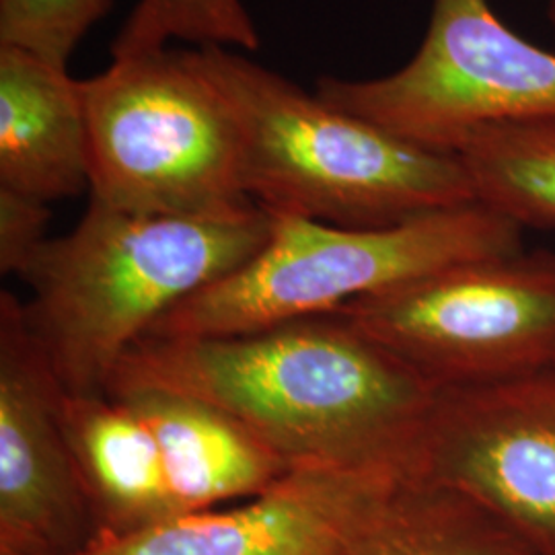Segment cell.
Masks as SVG:
<instances>
[{
  "label": "cell",
  "instance_id": "cell-1",
  "mask_svg": "<svg viewBox=\"0 0 555 555\" xmlns=\"http://www.w3.org/2000/svg\"><path fill=\"white\" fill-rule=\"evenodd\" d=\"M119 385L204 399L291 469L377 467L410 476L440 391L339 313L235 336L144 337L109 389Z\"/></svg>",
  "mask_w": 555,
  "mask_h": 555
},
{
  "label": "cell",
  "instance_id": "cell-2",
  "mask_svg": "<svg viewBox=\"0 0 555 555\" xmlns=\"http://www.w3.org/2000/svg\"><path fill=\"white\" fill-rule=\"evenodd\" d=\"M266 210L229 219L134 215L89 202L25 274L29 325L70 396L109 389L119 364L185 298L254 258L270 237Z\"/></svg>",
  "mask_w": 555,
  "mask_h": 555
},
{
  "label": "cell",
  "instance_id": "cell-3",
  "mask_svg": "<svg viewBox=\"0 0 555 555\" xmlns=\"http://www.w3.org/2000/svg\"><path fill=\"white\" fill-rule=\"evenodd\" d=\"M185 54L237 119L243 185L268 215L380 229L477 202L459 155L334 109L229 48Z\"/></svg>",
  "mask_w": 555,
  "mask_h": 555
},
{
  "label": "cell",
  "instance_id": "cell-4",
  "mask_svg": "<svg viewBox=\"0 0 555 555\" xmlns=\"http://www.w3.org/2000/svg\"><path fill=\"white\" fill-rule=\"evenodd\" d=\"M270 219V237L254 258L185 298L151 336H235L332 315L456 263L525 249V229L479 202L380 229Z\"/></svg>",
  "mask_w": 555,
  "mask_h": 555
},
{
  "label": "cell",
  "instance_id": "cell-5",
  "mask_svg": "<svg viewBox=\"0 0 555 555\" xmlns=\"http://www.w3.org/2000/svg\"><path fill=\"white\" fill-rule=\"evenodd\" d=\"M80 87L89 202L183 219H229L259 208L243 185L237 119L185 50L116 59Z\"/></svg>",
  "mask_w": 555,
  "mask_h": 555
},
{
  "label": "cell",
  "instance_id": "cell-6",
  "mask_svg": "<svg viewBox=\"0 0 555 555\" xmlns=\"http://www.w3.org/2000/svg\"><path fill=\"white\" fill-rule=\"evenodd\" d=\"M337 313L438 389L533 377L555 371V251L463 261Z\"/></svg>",
  "mask_w": 555,
  "mask_h": 555
},
{
  "label": "cell",
  "instance_id": "cell-7",
  "mask_svg": "<svg viewBox=\"0 0 555 555\" xmlns=\"http://www.w3.org/2000/svg\"><path fill=\"white\" fill-rule=\"evenodd\" d=\"M315 95L397 139L456 155L479 128L555 121V54L498 20L490 0H433L416 56L393 75L321 77Z\"/></svg>",
  "mask_w": 555,
  "mask_h": 555
},
{
  "label": "cell",
  "instance_id": "cell-8",
  "mask_svg": "<svg viewBox=\"0 0 555 555\" xmlns=\"http://www.w3.org/2000/svg\"><path fill=\"white\" fill-rule=\"evenodd\" d=\"M414 476L477 500L531 555H555V371L440 389Z\"/></svg>",
  "mask_w": 555,
  "mask_h": 555
},
{
  "label": "cell",
  "instance_id": "cell-9",
  "mask_svg": "<svg viewBox=\"0 0 555 555\" xmlns=\"http://www.w3.org/2000/svg\"><path fill=\"white\" fill-rule=\"evenodd\" d=\"M64 389L13 293L0 295V555H73L95 520L68 444Z\"/></svg>",
  "mask_w": 555,
  "mask_h": 555
},
{
  "label": "cell",
  "instance_id": "cell-10",
  "mask_svg": "<svg viewBox=\"0 0 555 555\" xmlns=\"http://www.w3.org/2000/svg\"><path fill=\"white\" fill-rule=\"evenodd\" d=\"M405 476L377 467L293 469L235 506L173 516L128 535H95L73 555H354Z\"/></svg>",
  "mask_w": 555,
  "mask_h": 555
},
{
  "label": "cell",
  "instance_id": "cell-11",
  "mask_svg": "<svg viewBox=\"0 0 555 555\" xmlns=\"http://www.w3.org/2000/svg\"><path fill=\"white\" fill-rule=\"evenodd\" d=\"M159 444L178 516L215 511L270 490L293 469L217 405L157 385H119Z\"/></svg>",
  "mask_w": 555,
  "mask_h": 555
},
{
  "label": "cell",
  "instance_id": "cell-12",
  "mask_svg": "<svg viewBox=\"0 0 555 555\" xmlns=\"http://www.w3.org/2000/svg\"><path fill=\"white\" fill-rule=\"evenodd\" d=\"M0 188L46 204L89 190L80 80L20 46H0Z\"/></svg>",
  "mask_w": 555,
  "mask_h": 555
},
{
  "label": "cell",
  "instance_id": "cell-13",
  "mask_svg": "<svg viewBox=\"0 0 555 555\" xmlns=\"http://www.w3.org/2000/svg\"><path fill=\"white\" fill-rule=\"evenodd\" d=\"M62 417L95 535H128L178 516L159 444L126 401L64 393Z\"/></svg>",
  "mask_w": 555,
  "mask_h": 555
},
{
  "label": "cell",
  "instance_id": "cell-14",
  "mask_svg": "<svg viewBox=\"0 0 555 555\" xmlns=\"http://www.w3.org/2000/svg\"><path fill=\"white\" fill-rule=\"evenodd\" d=\"M354 555H531L486 506L455 488L405 476Z\"/></svg>",
  "mask_w": 555,
  "mask_h": 555
},
{
  "label": "cell",
  "instance_id": "cell-15",
  "mask_svg": "<svg viewBox=\"0 0 555 555\" xmlns=\"http://www.w3.org/2000/svg\"><path fill=\"white\" fill-rule=\"evenodd\" d=\"M479 204L522 229L555 231V121H504L459 151Z\"/></svg>",
  "mask_w": 555,
  "mask_h": 555
},
{
  "label": "cell",
  "instance_id": "cell-16",
  "mask_svg": "<svg viewBox=\"0 0 555 555\" xmlns=\"http://www.w3.org/2000/svg\"><path fill=\"white\" fill-rule=\"evenodd\" d=\"M173 40L247 52L259 48L258 27L241 0H139L112 43V56L159 52Z\"/></svg>",
  "mask_w": 555,
  "mask_h": 555
},
{
  "label": "cell",
  "instance_id": "cell-17",
  "mask_svg": "<svg viewBox=\"0 0 555 555\" xmlns=\"http://www.w3.org/2000/svg\"><path fill=\"white\" fill-rule=\"evenodd\" d=\"M114 0H0V46H20L66 66Z\"/></svg>",
  "mask_w": 555,
  "mask_h": 555
},
{
  "label": "cell",
  "instance_id": "cell-18",
  "mask_svg": "<svg viewBox=\"0 0 555 555\" xmlns=\"http://www.w3.org/2000/svg\"><path fill=\"white\" fill-rule=\"evenodd\" d=\"M50 204L0 188V272L25 278L52 237Z\"/></svg>",
  "mask_w": 555,
  "mask_h": 555
},
{
  "label": "cell",
  "instance_id": "cell-19",
  "mask_svg": "<svg viewBox=\"0 0 555 555\" xmlns=\"http://www.w3.org/2000/svg\"><path fill=\"white\" fill-rule=\"evenodd\" d=\"M547 17H550L552 25L555 27V0L547 2Z\"/></svg>",
  "mask_w": 555,
  "mask_h": 555
}]
</instances>
